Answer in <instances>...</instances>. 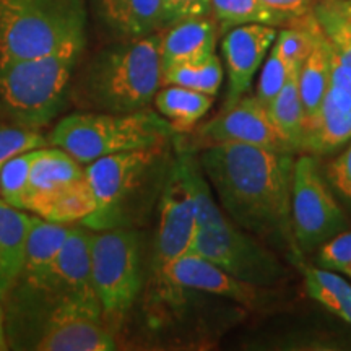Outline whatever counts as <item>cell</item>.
<instances>
[{
    "mask_svg": "<svg viewBox=\"0 0 351 351\" xmlns=\"http://www.w3.org/2000/svg\"><path fill=\"white\" fill-rule=\"evenodd\" d=\"M262 2L276 12L291 16V19H300V16L314 10L317 0H262Z\"/></svg>",
    "mask_w": 351,
    "mask_h": 351,
    "instance_id": "obj_36",
    "label": "cell"
},
{
    "mask_svg": "<svg viewBox=\"0 0 351 351\" xmlns=\"http://www.w3.org/2000/svg\"><path fill=\"white\" fill-rule=\"evenodd\" d=\"M70 228H72L70 225H59L32 215L28 238H26L25 263L19 280L32 282L46 274L62 249Z\"/></svg>",
    "mask_w": 351,
    "mask_h": 351,
    "instance_id": "obj_23",
    "label": "cell"
},
{
    "mask_svg": "<svg viewBox=\"0 0 351 351\" xmlns=\"http://www.w3.org/2000/svg\"><path fill=\"white\" fill-rule=\"evenodd\" d=\"M83 176H85V166L78 163L67 152L47 145L36 148L33 150L23 210L39 217L46 205L62 189L82 179Z\"/></svg>",
    "mask_w": 351,
    "mask_h": 351,
    "instance_id": "obj_17",
    "label": "cell"
},
{
    "mask_svg": "<svg viewBox=\"0 0 351 351\" xmlns=\"http://www.w3.org/2000/svg\"><path fill=\"white\" fill-rule=\"evenodd\" d=\"M49 145L41 130L0 121V169L13 155Z\"/></svg>",
    "mask_w": 351,
    "mask_h": 351,
    "instance_id": "obj_31",
    "label": "cell"
},
{
    "mask_svg": "<svg viewBox=\"0 0 351 351\" xmlns=\"http://www.w3.org/2000/svg\"><path fill=\"white\" fill-rule=\"evenodd\" d=\"M86 0H0V64L86 46Z\"/></svg>",
    "mask_w": 351,
    "mask_h": 351,
    "instance_id": "obj_5",
    "label": "cell"
},
{
    "mask_svg": "<svg viewBox=\"0 0 351 351\" xmlns=\"http://www.w3.org/2000/svg\"><path fill=\"white\" fill-rule=\"evenodd\" d=\"M319 267L339 271L351 280V230L339 232L335 238L320 245L317 251Z\"/></svg>",
    "mask_w": 351,
    "mask_h": 351,
    "instance_id": "obj_33",
    "label": "cell"
},
{
    "mask_svg": "<svg viewBox=\"0 0 351 351\" xmlns=\"http://www.w3.org/2000/svg\"><path fill=\"white\" fill-rule=\"evenodd\" d=\"M91 282L104 322L116 332L135 304L143 283L142 245L137 231L109 228L91 232Z\"/></svg>",
    "mask_w": 351,
    "mask_h": 351,
    "instance_id": "obj_7",
    "label": "cell"
},
{
    "mask_svg": "<svg viewBox=\"0 0 351 351\" xmlns=\"http://www.w3.org/2000/svg\"><path fill=\"white\" fill-rule=\"evenodd\" d=\"M343 3H345V7L348 8V12L351 13V0H343Z\"/></svg>",
    "mask_w": 351,
    "mask_h": 351,
    "instance_id": "obj_38",
    "label": "cell"
},
{
    "mask_svg": "<svg viewBox=\"0 0 351 351\" xmlns=\"http://www.w3.org/2000/svg\"><path fill=\"white\" fill-rule=\"evenodd\" d=\"M262 65L263 67L261 70V75H258L257 90L254 96L258 99V103L263 104L265 108H269V104L274 101L275 96L282 91L285 82L288 80L291 70L288 69V65L285 64L282 57L278 56L275 46L270 47L269 54H267Z\"/></svg>",
    "mask_w": 351,
    "mask_h": 351,
    "instance_id": "obj_32",
    "label": "cell"
},
{
    "mask_svg": "<svg viewBox=\"0 0 351 351\" xmlns=\"http://www.w3.org/2000/svg\"><path fill=\"white\" fill-rule=\"evenodd\" d=\"M160 287L208 293V295L228 298L241 304L251 306L261 300L263 288L254 287L236 278L195 252H187L171 263L158 283Z\"/></svg>",
    "mask_w": 351,
    "mask_h": 351,
    "instance_id": "obj_16",
    "label": "cell"
},
{
    "mask_svg": "<svg viewBox=\"0 0 351 351\" xmlns=\"http://www.w3.org/2000/svg\"><path fill=\"white\" fill-rule=\"evenodd\" d=\"M269 116L276 132L287 143L291 153H302L304 142V111L300 90H298V70L289 72L278 95L269 104Z\"/></svg>",
    "mask_w": 351,
    "mask_h": 351,
    "instance_id": "obj_24",
    "label": "cell"
},
{
    "mask_svg": "<svg viewBox=\"0 0 351 351\" xmlns=\"http://www.w3.org/2000/svg\"><path fill=\"white\" fill-rule=\"evenodd\" d=\"M304 287L311 300L351 327V282L339 271L302 265Z\"/></svg>",
    "mask_w": 351,
    "mask_h": 351,
    "instance_id": "obj_25",
    "label": "cell"
},
{
    "mask_svg": "<svg viewBox=\"0 0 351 351\" xmlns=\"http://www.w3.org/2000/svg\"><path fill=\"white\" fill-rule=\"evenodd\" d=\"M218 23L212 15L195 16L171 23L161 32L163 70L181 64H195L215 54L219 38Z\"/></svg>",
    "mask_w": 351,
    "mask_h": 351,
    "instance_id": "obj_19",
    "label": "cell"
},
{
    "mask_svg": "<svg viewBox=\"0 0 351 351\" xmlns=\"http://www.w3.org/2000/svg\"><path fill=\"white\" fill-rule=\"evenodd\" d=\"M161 32L116 41L99 51L72 83L70 98L99 112H134L150 108L163 82Z\"/></svg>",
    "mask_w": 351,
    "mask_h": 351,
    "instance_id": "obj_3",
    "label": "cell"
},
{
    "mask_svg": "<svg viewBox=\"0 0 351 351\" xmlns=\"http://www.w3.org/2000/svg\"><path fill=\"white\" fill-rule=\"evenodd\" d=\"M36 150V148H34ZM33 150L13 155L0 169V199L12 207L23 210L29 184ZM25 212V210H23Z\"/></svg>",
    "mask_w": 351,
    "mask_h": 351,
    "instance_id": "obj_30",
    "label": "cell"
},
{
    "mask_svg": "<svg viewBox=\"0 0 351 351\" xmlns=\"http://www.w3.org/2000/svg\"><path fill=\"white\" fill-rule=\"evenodd\" d=\"M156 112L169 122L174 134H187L207 116L213 96L178 85H165L153 98Z\"/></svg>",
    "mask_w": 351,
    "mask_h": 351,
    "instance_id": "obj_22",
    "label": "cell"
},
{
    "mask_svg": "<svg viewBox=\"0 0 351 351\" xmlns=\"http://www.w3.org/2000/svg\"><path fill=\"white\" fill-rule=\"evenodd\" d=\"M194 142L199 150L218 143H243L291 153L276 132L269 109L249 95L200 125L194 132Z\"/></svg>",
    "mask_w": 351,
    "mask_h": 351,
    "instance_id": "obj_11",
    "label": "cell"
},
{
    "mask_svg": "<svg viewBox=\"0 0 351 351\" xmlns=\"http://www.w3.org/2000/svg\"><path fill=\"white\" fill-rule=\"evenodd\" d=\"M85 47L0 64V108L13 124L41 130L64 111Z\"/></svg>",
    "mask_w": 351,
    "mask_h": 351,
    "instance_id": "obj_4",
    "label": "cell"
},
{
    "mask_svg": "<svg viewBox=\"0 0 351 351\" xmlns=\"http://www.w3.org/2000/svg\"><path fill=\"white\" fill-rule=\"evenodd\" d=\"M95 208L96 202L93 191H91L86 176H83L82 179L62 189L46 205L39 217L47 221L59 223V225H73V223L82 225L90 215H93Z\"/></svg>",
    "mask_w": 351,
    "mask_h": 351,
    "instance_id": "obj_27",
    "label": "cell"
},
{
    "mask_svg": "<svg viewBox=\"0 0 351 351\" xmlns=\"http://www.w3.org/2000/svg\"><path fill=\"white\" fill-rule=\"evenodd\" d=\"M96 20L116 41L163 32L168 26L161 0H90Z\"/></svg>",
    "mask_w": 351,
    "mask_h": 351,
    "instance_id": "obj_18",
    "label": "cell"
},
{
    "mask_svg": "<svg viewBox=\"0 0 351 351\" xmlns=\"http://www.w3.org/2000/svg\"><path fill=\"white\" fill-rule=\"evenodd\" d=\"M328 83H330V46L322 28L317 26L313 49L298 70V90L304 111V134L307 127L317 117Z\"/></svg>",
    "mask_w": 351,
    "mask_h": 351,
    "instance_id": "obj_21",
    "label": "cell"
},
{
    "mask_svg": "<svg viewBox=\"0 0 351 351\" xmlns=\"http://www.w3.org/2000/svg\"><path fill=\"white\" fill-rule=\"evenodd\" d=\"M313 12L333 54L351 72V13L343 0H317Z\"/></svg>",
    "mask_w": 351,
    "mask_h": 351,
    "instance_id": "obj_28",
    "label": "cell"
},
{
    "mask_svg": "<svg viewBox=\"0 0 351 351\" xmlns=\"http://www.w3.org/2000/svg\"><path fill=\"white\" fill-rule=\"evenodd\" d=\"M210 15L218 23L221 34L236 26L251 23L283 28L295 20L274 10L262 0H210Z\"/></svg>",
    "mask_w": 351,
    "mask_h": 351,
    "instance_id": "obj_26",
    "label": "cell"
},
{
    "mask_svg": "<svg viewBox=\"0 0 351 351\" xmlns=\"http://www.w3.org/2000/svg\"><path fill=\"white\" fill-rule=\"evenodd\" d=\"M32 215L0 199V300L19 282L25 263Z\"/></svg>",
    "mask_w": 351,
    "mask_h": 351,
    "instance_id": "obj_20",
    "label": "cell"
},
{
    "mask_svg": "<svg viewBox=\"0 0 351 351\" xmlns=\"http://www.w3.org/2000/svg\"><path fill=\"white\" fill-rule=\"evenodd\" d=\"M90 238L91 232L85 228H70L62 249L46 274L32 282L19 280L16 283L26 285L43 295L59 300L75 298L98 301L91 282Z\"/></svg>",
    "mask_w": 351,
    "mask_h": 351,
    "instance_id": "obj_15",
    "label": "cell"
},
{
    "mask_svg": "<svg viewBox=\"0 0 351 351\" xmlns=\"http://www.w3.org/2000/svg\"><path fill=\"white\" fill-rule=\"evenodd\" d=\"M330 46V44H328ZM351 140V72L330 47V83L319 114L306 129L302 153L328 155Z\"/></svg>",
    "mask_w": 351,
    "mask_h": 351,
    "instance_id": "obj_12",
    "label": "cell"
},
{
    "mask_svg": "<svg viewBox=\"0 0 351 351\" xmlns=\"http://www.w3.org/2000/svg\"><path fill=\"white\" fill-rule=\"evenodd\" d=\"M278 28L269 25H241L231 28L221 39L226 67V95L223 109L236 104L251 91L254 77L274 46Z\"/></svg>",
    "mask_w": 351,
    "mask_h": 351,
    "instance_id": "obj_14",
    "label": "cell"
},
{
    "mask_svg": "<svg viewBox=\"0 0 351 351\" xmlns=\"http://www.w3.org/2000/svg\"><path fill=\"white\" fill-rule=\"evenodd\" d=\"M291 226L300 252L319 251L320 245L348 228L343 210L333 197L317 158L302 153L295 158L291 181Z\"/></svg>",
    "mask_w": 351,
    "mask_h": 351,
    "instance_id": "obj_10",
    "label": "cell"
},
{
    "mask_svg": "<svg viewBox=\"0 0 351 351\" xmlns=\"http://www.w3.org/2000/svg\"><path fill=\"white\" fill-rule=\"evenodd\" d=\"M168 26L174 21L210 15V0H161Z\"/></svg>",
    "mask_w": 351,
    "mask_h": 351,
    "instance_id": "obj_35",
    "label": "cell"
},
{
    "mask_svg": "<svg viewBox=\"0 0 351 351\" xmlns=\"http://www.w3.org/2000/svg\"><path fill=\"white\" fill-rule=\"evenodd\" d=\"M169 122L150 108L134 112H75L57 122L47 142L86 166L124 152L165 147Z\"/></svg>",
    "mask_w": 351,
    "mask_h": 351,
    "instance_id": "obj_6",
    "label": "cell"
},
{
    "mask_svg": "<svg viewBox=\"0 0 351 351\" xmlns=\"http://www.w3.org/2000/svg\"><path fill=\"white\" fill-rule=\"evenodd\" d=\"M293 166L295 153L254 145L218 143L200 153V168L226 217L302 267L291 226Z\"/></svg>",
    "mask_w": 351,
    "mask_h": 351,
    "instance_id": "obj_1",
    "label": "cell"
},
{
    "mask_svg": "<svg viewBox=\"0 0 351 351\" xmlns=\"http://www.w3.org/2000/svg\"><path fill=\"white\" fill-rule=\"evenodd\" d=\"M223 65L217 52L195 64H181L163 70V85H178L200 93L217 96L223 85Z\"/></svg>",
    "mask_w": 351,
    "mask_h": 351,
    "instance_id": "obj_29",
    "label": "cell"
},
{
    "mask_svg": "<svg viewBox=\"0 0 351 351\" xmlns=\"http://www.w3.org/2000/svg\"><path fill=\"white\" fill-rule=\"evenodd\" d=\"M217 263L236 278L258 288H271L287 280L288 270L274 249L241 230L230 218L197 228L191 251Z\"/></svg>",
    "mask_w": 351,
    "mask_h": 351,
    "instance_id": "obj_9",
    "label": "cell"
},
{
    "mask_svg": "<svg viewBox=\"0 0 351 351\" xmlns=\"http://www.w3.org/2000/svg\"><path fill=\"white\" fill-rule=\"evenodd\" d=\"M326 179L339 195L351 204V140L328 163Z\"/></svg>",
    "mask_w": 351,
    "mask_h": 351,
    "instance_id": "obj_34",
    "label": "cell"
},
{
    "mask_svg": "<svg viewBox=\"0 0 351 351\" xmlns=\"http://www.w3.org/2000/svg\"><path fill=\"white\" fill-rule=\"evenodd\" d=\"M197 230L194 204L173 166L163 195H161L160 223H158L153 271L158 283L171 263L191 251Z\"/></svg>",
    "mask_w": 351,
    "mask_h": 351,
    "instance_id": "obj_13",
    "label": "cell"
},
{
    "mask_svg": "<svg viewBox=\"0 0 351 351\" xmlns=\"http://www.w3.org/2000/svg\"><path fill=\"white\" fill-rule=\"evenodd\" d=\"M165 147L109 155L85 166L96 208L82 226L91 231L124 228L125 210L155 169Z\"/></svg>",
    "mask_w": 351,
    "mask_h": 351,
    "instance_id": "obj_8",
    "label": "cell"
},
{
    "mask_svg": "<svg viewBox=\"0 0 351 351\" xmlns=\"http://www.w3.org/2000/svg\"><path fill=\"white\" fill-rule=\"evenodd\" d=\"M8 348L34 351H111L114 332L96 300L51 298L16 283L2 301Z\"/></svg>",
    "mask_w": 351,
    "mask_h": 351,
    "instance_id": "obj_2",
    "label": "cell"
},
{
    "mask_svg": "<svg viewBox=\"0 0 351 351\" xmlns=\"http://www.w3.org/2000/svg\"><path fill=\"white\" fill-rule=\"evenodd\" d=\"M7 337H5V320H3V304L0 300V350H7Z\"/></svg>",
    "mask_w": 351,
    "mask_h": 351,
    "instance_id": "obj_37",
    "label": "cell"
}]
</instances>
